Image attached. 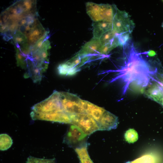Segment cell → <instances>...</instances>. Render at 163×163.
Instances as JSON below:
<instances>
[{
	"mask_svg": "<svg viewBox=\"0 0 163 163\" xmlns=\"http://www.w3.org/2000/svg\"><path fill=\"white\" fill-rule=\"evenodd\" d=\"M124 138L126 141L128 143H133L137 140L138 135L135 130L130 129L126 131L124 134Z\"/></svg>",
	"mask_w": 163,
	"mask_h": 163,
	"instance_id": "cell-20",
	"label": "cell"
},
{
	"mask_svg": "<svg viewBox=\"0 0 163 163\" xmlns=\"http://www.w3.org/2000/svg\"><path fill=\"white\" fill-rule=\"evenodd\" d=\"M113 30L117 35H129L135 24L128 13L118 8L112 21Z\"/></svg>",
	"mask_w": 163,
	"mask_h": 163,
	"instance_id": "cell-5",
	"label": "cell"
},
{
	"mask_svg": "<svg viewBox=\"0 0 163 163\" xmlns=\"http://www.w3.org/2000/svg\"><path fill=\"white\" fill-rule=\"evenodd\" d=\"M123 46L126 56L125 64L120 70V77L128 86L129 83L137 80L139 75L142 74H155L151 71V66L147 61L143 58L140 53L138 52L133 43L130 41Z\"/></svg>",
	"mask_w": 163,
	"mask_h": 163,
	"instance_id": "cell-4",
	"label": "cell"
},
{
	"mask_svg": "<svg viewBox=\"0 0 163 163\" xmlns=\"http://www.w3.org/2000/svg\"><path fill=\"white\" fill-rule=\"evenodd\" d=\"M148 97L161 104L163 100V85L158 79L145 92Z\"/></svg>",
	"mask_w": 163,
	"mask_h": 163,
	"instance_id": "cell-10",
	"label": "cell"
},
{
	"mask_svg": "<svg viewBox=\"0 0 163 163\" xmlns=\"http://www.w3.org/2000/svg\"><path fill=\"white\" fill-rule=\"evenodd\" d=\"M86 6L87 13L93 22L101 21L100 15V4L88 2Z\"/></svg>",
	"mask_w": 163,
	"mask_h": 163,
	"instance_id": "cell-15",
	"label": "cell"
},
{
	"mask_svg": "<svg viewBox=\"0 0 163 163\" xmlns=\"http://www.w3.org/2000/svg\"><path fill=\"white\" fill-rule=\"evenodd\" d=\"M161 26H162V27L163 28V22H162V24Z\"/></svg>",
	"mask_w": 163,
	"mask_h": 163,
	"instance_id": "cell-25",
	"label": "cell"
},
{
	"mask_svg": "<svg viewBox=\"0 0 163 163\" xmlns=\"http://www.w3.org/2000/svg\"><path fill=\"white\" fill-rule=\"evenodd\" d=\"M88 144L85 142L75 149L81 163H94L88 154Z\"/></svg>",
	"mask_w": 163,
	"mask_h": 163,
	"instance_id": "cell-16",
	"label": "cell"
},
{
	"mask_svg": "<svg viewBox=\"0 0 163 163\" xmlns=\"http://www.w3.org/2000/svg\"></svg>",
	"mask_w": 163,
	"mask_h": 163,
	"instance_id": "cell-26",
	"label": "cell"
},
{
	"mask_svg": "<svg viewBox=\"0 0 163 163\" xmlns=\"http://www.w3.org/2000/svg\"><path fill=\"white\" fill-rule=\"evenodd\" d=\"M89 58V56L81 55L77 53L65 62L76 74L80 71V67L85 63Z\"/></svg>",
	"mask_w": 163,
	"mask_h": 163,
	"instance_id": "cell-13",
	"label": "cell"
},
{
	"mask_svg": "<svg viewBox=\"0 0 163 163\" xmlns=\"http://www.w3.org/2000/svg\"><path fill=\"white\" fill-rule=\"evenodd\" d=\"M100 130H110L117 128L118 123V117L106 110L97 122Z\"/></svg>",
	"mask_w": 163,
	"mask_h": 163,
	"instance_id": "cell-9",
	"label": "cell"
},
{
	"mask_svg": "<svg viewBox=\"0 0 163 163\" xmlns=\"http://www.w3.org/2000/svg\"><path fill=\"white\" fill-rule=\"evenodd\" d=\"M30 117L40 120L63 123H71L69 115L64 110L60 92L55 91L48 97L33 106Z\"/></svg>",
	"mask_w": 163,
	"mask_h": 163,
	"instance_id": "cell-3",
	"label": "cell"
},
{
	"mask_svg": "<svg viewBox=\"0 0 163 163\" xmlns=\"http://www.w3.org/2000/svg\"><path fill=\"white\" fill-rule=\"evenodd\" d=\"M101 46L99 39L93 37L84 44L77 53L81 55L88 56L98 54Z\"/></svg>",
	"mask_w": 163,
	"mask_h": 163,
	"instance_id": "cell-12",
	"label": "cell"
},
{
	"mask_svg": "<svg viewBox=\"0 0 163 163\" xmlns=\"http://www.w3.org/2000/svg\"><path fill=\"white\" fill-rule=\"evenodd\" d=\"M161 105H162V106H163V100L161 103Z\"/></svg>",
	"mask_w": 163,
	"mask_h": 163,
	"instance_id": "cell-24",
	"label": "cell"
},
{
	"mask_svg": "<svg viewBox=\"0 0 163 163\" xmlns=\"http://www.w3.org/2000/svg\"><path fill=\"white\" fill-rule=\"evenodd\" d=\"M118 46H119V44L117 35L113 41L102 46L99 51L98 53L101 55L106 56L108 55L112 50Z\"/></svg>",
	"mask_w": 163,
	"mask_h": 163,
	"instance_id": "cell-18",
	"label": "cell"
},
{
	"mask_svg": "<svg viewBox=\"0 0 163 163\" xmlns=\"http://www.w3.org/2000/svg\"><path fill=\"white\" fill-rule=\"evenodd\" d=\"M87 135L79 127L72 124L69 126L63 142L70 147H77L85 142Z\"/></svg>",
	"mask_w": 163,
	"mask_h": 163,
	"instance_id": "cell-8",
	"label": "cell"
},
{
	"mask_svg": "<svg viewBox=\"0 0 163 163\" xmlns=\"http://www.w3.org/2000/svg\"><path fill=\"white\" fill-rule=\"evenodd\" d=\"M117 36V34L113 29L108 30L104 33L99 38L102 46L113 41Z\"/></svg>",
	"mask_w": 163,
	"mask_h": 163,
	"instance_id": "cell-17",
	"label": "cell"
},
{
	"mask_svg": "<svg viewBox=\"0 0 163 163\" xmlns=\"http://www.w3.org/2000/svg\"><path fill=\"white\" fill-rule=\"evenodd\" d=\"M158 80L163 85V73L160 74L158 75Z\"/></svg>",
	"mask_w": 163,
	"mask_h": 163,
	"instance_id": "cell-23",
	"label": "cell"
},
{
	"mask_svg": "<svg viewBox=\"0 0 163 163\" xmlns=\"http://www.w3.org/2000/svg\"><path fill=\"white\" fill-rule=\"evenodd\" d=\"M69 116L71 123L79 127L87 135H90L99 130L97 122L87 113L73 114Z\"/></svg>",
	"mask_w": 163,
	"mask_h": 163,
	"instance_id": "cell-6",
	"label": "cell"
},
{
	"mask_svg": "<svg viewBox=\"0 0 163 163\" xmlns=\"http://www.w3.org/2000/svg\"><path fill=\"white\" fill-rule=\"evenodd\" d=\"M145 54H147L149 56L152 57L155 56L156 54L155 52L153 50H149V51L145 52Z\"/></svg>",
	"mask_w": 163,
	"mask_h": 163,
	"instance_id": "cell-22",
	"label": "cell"
},
{
	"mask_svg": "<svg viewBox=\"0 0 163 163\" xmlns=\"http://www.w3.org/2000/svg\"><path fill=\"white\" fill-rule=\"evenodd\" d=\"M27 163H56L54 158L45 159L29 156L27 159Z\"/></svg>",
	"mask_w": 163,
	"mask_h": 163,
	"instance_id": "cell-21",
	"label": "cell"
},
{
	"mask_svg": "<svg viewBox=\"0 0 163 163\" xmlns=\"http://www.w3.org/2000/svg\"><path fill=\"white\" fill-rule=\"evenodd\" d=\"M81 104L85 113L92 117L97 122L106 111L104 108L86 101L82 99Z\"/></svg>",
	"mask_w": 163,
	"mask_h": 163,
	"instance_id": "cell-11",
	"label": "cell"
},
{
	"mask_svg": "<svg viewBox=\"0 0 163 163\" xmlns=\"http://www.w3.org/2000/svg\"><path fill=\"white\" fill-rule=\"evenodd\" d=\"M0 149L1 151L7 150L11 146L13 143L11 138L6 134H0Z\"/></svg>",
	"mask_w": 163,
	"mask_h": 163,
	"instance_id": "cell-19",
	"label": "cell"
},
{
	"mask_svg": "<svg viewBox=\"0 0 163 163\" xmlns=\"http://www.w3.org/2000/svg\"><path fill=\"white\" fill-rule=\"evenodd\" d=\"M51 47L47 32L32 46L27 56H22L17 51V63L24 70L25 78H30L35 83L41 81L48 66Z\"/></svg>",
	"mask_w": 163,
	"mask_h": 163,
	"instance_id": "cell-1",
	"label": "cell"
},
{
	"mask_svg": "<svg viewBox=\"0 0 163 163\" xmlns=\"http://www.w3.org/2000/svg\"><path fill=\"white\" fill-rule=\"evenodd\" d=\"M37 13L35 0L18 1L7 8L0 15V32L4 39L6 41L12 39L20 22Z\"/></svg>",
	"mask_w": 163,
	"mask_h": 163,
	"instance_id": "cell-2",
	"label": "cell"
},
{
	"mask_svg": "<svg viewBox=\"0 0 163 163\" xmlns=\"http://www.w3.org/2000/svg\"><path fill=\"white\" fill-rule=\"evenodd\" d=\"M93 37L99 39L107 31L113 29L112 22L105 21L93 22Z\"/></svg>",
	"mask_w": 163,
	"mask_h": 163,
	"instance_id": "cell-14",
	"label": "cell"
},
{
	"mask_svg": "<svg viewBox=\"0 0 163 163\" xmlns=\"http://www.w3.org/2000/svg\"><path fill=\"white\" fill-rule=\"evenodd\" d=\"M60 94L64 110L69 116L85 113L81 105L82 99L77 95L66 92H60Z\"/></svg>",
	"mask_w": 163,
	"mask_h": 163,
	"instance_id": "cell-7",
	"label": "cell"
}]
</instances>
